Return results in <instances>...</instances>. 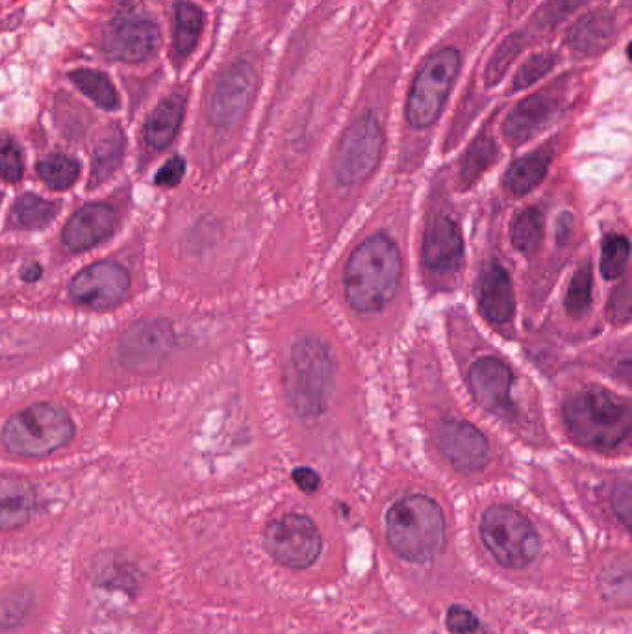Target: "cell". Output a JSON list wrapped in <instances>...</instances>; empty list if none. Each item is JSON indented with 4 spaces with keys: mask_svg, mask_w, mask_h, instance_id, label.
I'll list each match as a JSON object with an SVG mask.
<instances>
[{
    "mask_svg": "<svg viewBox=\"0 0 632 634\" xmlns=\"http://www.w3.org/2000/svg\"><path fill=\"white\" fill-rule=\"evenodd\" d=\"M400 252L394 239L375 234L354 249L345 269V295L354 310L372 314L392 301L400 280Z\"/></svg>",
    "mask_w": 632,
    "mask_h": 634,
    "instance_id": "1",
    "label": "cell"
},
{
    "mask_svg": "<svg viewBox=\"0 0 632 634\" xmlns=\"http://www.w3.org/2000/svg\"><path fill=\"white\" fill-rule=\"evenodd\" d=\"M564 421L571 437L590 448H620L631 438V405L599 386L575 391L564 405Z\"/></svg>",
    "mask_w": 632,
    "mask_h": 634,
    "instance_id": "2",
    "label": "cell"
},
{
    "mask_svg": "<svg viewBox=\"0 0 632 634\" xmlns=\"http://www.w3.org/2000/svg\"><path fill=\"white\" fill-rule=\"evenodd\" d=\"M386 535L400 559L429 562L446 546V516L427 495H406L389 506Z\"/></svg>",
    "mask_w": 632,
    "mask_h": 634,
    "instance_id": "3",
    "label": "cell"
},
{
    "mask_svg": "<svg viewBox=\"0 0 632 634\" xmlns=\"http://www.w3.org/2000/svg\"><path fill=\"white\" fill-rule=\"evenodd\" d=\"M334 383V356L318 336H304L291 347L286 362V396L302 418H313L325 408Z\"/></svg>",
    "mask_w": 632,
    "mask_h": 634,
    "instance_id": "4",
    "label": "cell"
},
{
    "mask_svg": "<svg viewBox=\"0 0 632 634\" xmlns=\"http://www.w3.org/2000/svg\"><path fill=\"white\" fill-rule=\"evenodd\" d=\"M75 434V426L64 408L34 405L15 413L4 427V443L21 456H47L64 448Z\"/></svg>",
    "mask_w": 632,
    "mask_h": 634,
    "instance_id": "5",
    "label": "cell"
},
{
    "mask_svg": "<svg viewBox=\"0 0 632 634\" xmlns=\"http://www.w3.org/2000/svg\"><path fill=\"white\" fill-rule=\"evenodd\" d=\"M481 538L493 559L511 570L531 565L539 551L534 525L512 506H490L482 514Z\"/></svg>",
    "mask_w": 632,
    "mask_h": 634,
    "instance_id": "6",
    "label": "cell"
},
{
    "mask_svg": "<svg viewBox=\"0 0 632 634\" xmlns=\"http://www.w3.org/2000/svg\"><path fill=\"white\" fill-rule=\"evenodd\" d=\"M459 71L460 54L454 49H441L425 62L406 105V117L413 127L425 129L440 117Z\"/></svg>",
    "mask_w": 632,
    "mask_h": 634,
    "instance_id": "7",
    "label": "cell"
},
{
    "mask_svg": "<svg viewBox=\"0 0 632 634\" xmlns=\"http://www.w3.org/2000/svg\"><path fill=\"white\" fill-rule=\"evenodd\" d=\"M384 136L377 119L364 116L349 127L343 135L336 158L334 173L342 184H358L372 176L381 162Z\"/></svg>",
    "mask_w": 632,
    "mask_h": 634,
    "instance_id": "8",
    "label": "cell"
},
{
    "mask_svg": "<svg viewBox=\"0 0 632 634\" xmlns=\"http://www.w3.org/2000/svg\"><path fill=\"white\" fill-rule=\"evenodd\" d=\"M267 554L291 570H304L321 554V535L312 519L286 514L269 525L264 535Z\"/></svg>",
    "mask_w": 632,
    "mask_h": 634,
    "instance_id": "9",
    "label": "cell"
},
{
    "mask_svg": "<svg viewBox=\"0 0 632 634\" xmlns=\"http://www.w3.org/2000/svg\"><path fill=\"white\" fill-rule=\"evenodd\" d=\"M130 288L125 268L116 262H99L84 269L71 282L73 301L95 310H106L121 303Z\"/></svg>",
    "mask_w": 632,
    "mask_h": 634,
    "instance_id": "10",
    "label": "cell"
},
{
    "mask_svg": "<svg viewBox=\"0 0 632 634\" xmlns=\"http://www.w3.org/2000/svg\"><path fill=\"white\" fill-rule=\"evenodd\" d=\"M435 442L460 472H479L490 459L486 437L462 419H443L436 429Z\"/></svg>",
    "mask_w": 632,
    "mask_h": 634,
    "instance_id": "11",
    "label": "cell"
},
{
    "mask_svg": "<svg viewBox=\"0 0 632 634\" xmlns=\"http://www.w3.org/2000/svg\"><path fill=\"white\" fill-rule=\"evenodd\" d=\"M173 345V329L168 321L146 320L130 326L121 340V361L132 372H151Z\"/></svg>",
    "mask_w": 632,
    "mask_h": 634,
    "instance_id": "12",
    "label": "cell"
},
{
    "mask_svg": "<svg viewBox=\"0 0 632 634\" xmlns=\"http://www.w3.org/2000/svg\"><path fill=\"white\" fill-rule=\"evenodd\" d=\"M256 73L247 62H236L217 82L210 116L219 127H233L244 117L255 97Z\"/></svg>",
    "mask_w": 632,
    "mask_h": 634,
    "instance_id": "13",
    "label": "cell"
},
{
    "mask_svg": "<svg viewBox=\"0 0 632 634\" xmlns=\"http://www.w3.org/2000/svg\"><path fill=\"white\" fill-rule=\"evenodd\" d=\"M160 30L143 18H119L108 24L105 32V51L121 62H143L157 51Z\"/></svg>",
    "mask_w": 632,
    "mask_h": 634,
    "instance_id": "14",
    "label": "cell"
},
{
    "mask_svg": "<svg viewBox=\"0 0 632 634\" xmlns=\"http://www.w3.org/2000/svg\"><path fill=\"white\" fill-rule=\"evenodd\" d=\"M512 383H514V377H512L511 367L500 358L486 356L471 366V394L476 402L490 412L503 413L511 410Z\"/></svg>",
    "mask_w": 632,
    "mask_h": 634,
    "instance_id": "15",
    "label": "cell"
},
{
    "mask_svg": "<svg viewBox=\"0 0 632 634\" xmlns=\"http://www.w3.org/2000/svg\"><path fill=\"white\" fill-rule=\"evenodd\" d=\"M464 255V241L459 225L449 217H436L424 238V260L427 268L449 273L459 268Z\"/></svg>",
    "mask_w": 632,
    "mask_h": 634,
    "instance_id": "16",
    "label": "cell"
},
{
    "mask_svg": "<svg viewBox=\"0 0 632 634\" xmlns=\"http://www.w3.org/2000/svg\"><path fill=\"white\" fill-rule=\"evenodd\" d=\"M476 295H479V307L482 314L493 323H508L516 310V298L512 280L505 269L500 264H488L482 269L476 284Z\"/></svg>",
    "mask_w": 632,
    "mask_h": 634,
    "instance_id": "17",
    "label": "cell"
},
{
    "mask_svg": "<svg viewBox=\"0 0 632 634\" xmlns=\"http://www.w3.org/2000/svg\"><path fill=\"white\" fill-rule=\"evenodd\" d=\"M116 214L106 204H86L64 228V244L73 250H86L110 236Z\"/></svg>",
    "mask_w": 632,
    "mask_h": 634,
    "instance_id": "18",
    "label": "cell"
},
{
    "mask_svg": "<svg viewBox=\"0 0 632 634\" xmlns=\"http://www.w3.org/2000/svg\"><path fill=\"white\" fill-rule=\"evenodd\" d=\"M555 110L557 100L549 95L538 94L522 100L503 125L506 140L511 141L512 146H522L546 127Z\"/></svg>",
    "mask_w": 632,
    "mask_h": 634,
    "instance_id": "19",
    "label": "cell"
},
{
    "mask_svg": "<svg viewBox=\"0 0 632 634\" xmlns=\"http://www.w3.org/2000/svg\"><path fill=\"white\" fill-rule=\"evenodd\" d=\"M34 508V490L26 481L0 477V530H15L29 524Z\"/></svg>",
    "mask_w": 632,
    "mask_h": 634,
    "instance_id": "20",
    "label": "cell"
},
{
    "mask_svg": "<svg viewBox=\"0 0 632 634\" xmlns=\"http://www.w3.org/2000/svg\"><path fill=\"white\" fill-rule=\"evenodd\" d=\"M614 35V18L609 12H593L580 18L566 35L569 47L579 54H598Z\"/></svg>",
    "mask_w": 632,
    "mask_h": 634,
    "instance_id": "21",
    "label": "cell"
},
{
    "mask_svg": "<svg viewBox=\"0 0 632 634\" xmlns=\"http://www.w3.org/2000/svg\"><path fill=\"white\" fill-rule=\"evenodd\" d=\"M184 117V99L171 95L154 108L146 125V140L154 149H165L179 132Z\"/></svg>",
    "mask_w": 632,
    "mask_h": 634,
    "instance_id": "22",
    "label": "cell"
},
{
    "mask_svg": "<svg viewBox=\"0 0 632 634\" xmlns=\"http://www.w3.org/2000/svg\"><path fill=\"white\" fill-rule=\"evenodd\" d=\"M549 163H551V152L549 151H536L519 158L506 171L505 186L508 187V192L514 193V195H525V193L533 192L534 187L546 179Z\"/></svg>",
    "mask_w": 632,
    "mask_h": 634,
    "instance_id": "23",
    "label": "cell"
},
{
    "mask_svg": "<svg viewBox=\"0 0 632 634\" xmlns=\"http://www.w3.org/2000/svg\"><path fill=\"white\" fill-rule=\"evenodd\" d=\"M204 15L201 8L188 0H180L174 7V51L179 56H188L197 45L203 30Z\"/></svg>",
    "mask_w": 632,
    "mask_h": 634,
    "instance_id": "24",
    "label": "cell"
},
{
    "mask_svg": "<svg viewBox=\"0 0 632 634\" xmlns=\"http://www.w3.org/2000/svg\"><path fill=\"white\" fill-rule=\"evenodd\" d=\"M546 236V217L538 208L523 209L512 223V244L525 255H533Z\"/></svg>",
    "mask_w": 632,
    "mask_h": 634,
    "instance_id": "25",
    "label": "cell"
},
{
    "mask_svg": "<svg viewBox=\"0 0 632 634\" xmlns=\"http://www.w3.org/2000/svg\"><path fill=\"white\" fill-rule=\"evenodd\" d=\"M71 80L81 88L82 94H86L89 99L95 100V105L105 110H116L119 105L116 88L108 76L100 71L78 69L71 73Z\"/></svg>",
    "mask_w": 632,
    "mask_h": 634,
    "instance_id": "26",
    "label": "cell"
},
{
    "mask_svg": "<svg viewBox=\"0 0 632 634\" xmlns=\"http://www.w3.org/2000/svg\"><path fill=\"white\" fill-rule=\"evenodd\" d=\"M38 173H40L41 181L45 182L49 187L67 190L78 179L81 165L76 160L65 157V154H53V157L45 158L43 162H40Z\"/></svg>",
    "mask_w": 632,
    "mask_h": 634,
    "instance_id": "27",
    "label": "cell"
},
{
    "mask_svg": "<svg viewBox=\"0 0 632 634\" xmlns=\"http://www.w3.org/2000/svg\"><path fill=\"white\" fill-rule=\"evenodd\" d=\"M58 204L26 193L15 204V219L24 228H43L53 222Z\"/></svg>",
    "mask_w": 632,
    "mask_h": 634,
    "instance_id": "28",
    "label": "cell"
},
{
    "mask_svg": "<svg viewBox=\"0 0 632 634\" xmlns=\"http://www.w3.org/2000/svg\"><path fill=\"white\" fill-rule=\"evenodd\" d=\"M497 158V147L493 143L492 138L481 136L479 140L470 147L462 160V179L465 184L475 182L479 176L486 171Z\"/></svg>",
    "mask_w": 632,
    "mask_h": 634,
    "instance_id": "29",
    "label": "cell"
},
{
    "mask_svg": "<svg viewBox=\"0 0 632 634\" xmlns=\"http://www.w3.org/2000/svg\"><path fill=\"white\" fill-rule=\"evenodd\" d=\"M631 258V244L625 236H609L601 247V273L607 279H618L625 273Z\"/></svg>",
    "mask_w": 632,
    "mask_h": 634,
    "instance_id": "30",
    "label": "cell"
},
{
    "mask_svg": "<svg viewBox=\"0 0 632 634\" xmlns=\"http://www.w3.org/2000/svg\"><path fill=\"white\" fill-rule=\"evenodd\" d=\"M593 273L590 264H585L577 269L574 279L569 282L568 293H566V307L571 315L585 314L592 304Z\"/></svg>",
    "mask_w": 632,
    "mask_h": 634,
    "instance_id": "31",
    "label": "cell"
},
{
    "mask_svg": "<svg viewBox=\"0 0 632 634\" xmlns=\"http://www.w3.org/2000/svg\"><path fill=\"white\" fill-rule=\"evenodd\" d=\"M601 590L609 600L629 605L631 601V568L629 560H615L601 573Z\"/></svg>",
    "mask_w": 632,
    "mask_h": 634,
    "instance_id": "32",
    "label": "cell"
},
{
    "mask_svg": "<svg viewBox=\"0 0 632 634\" xmlns=\"http://www.w3.org/2000/svg\"><path fill=\"white\" fill-rule=\"evenodd\" d=\"M522 41H519L517 34H512L511 37H506V40L501 43V47L495 51L493 58L490 60V64H488L486 67L488 86H493L495 82L503 78L506 69H508V65L512 64V60L522 53Z\"/></svg>",
    "mask_w": 632,
    "mask_h": 634,
    "instance_id": "33",
    "label": "cell"
},
{
    "mask_svg": "<svg viewBox=\"0 0 632 634\" xmlns=\"http://www.w3.org/2000/svg\"><path fill=\"white\" fill-rule=\"evenodd\" d=\"M553 65H555L553 54H534L533 58H528L517 69L516 78L512 82V86H514V89H525L528 86H533L534 82H538L542 76L553 69Z\"/></svg>",
    "mask_w": 632,
    "mask_h": 634,
    "instance_id": "34",
    "label": "cell"
},
{
    "mask_svg": "<svg viewBox=\"0 0 632 634\" xmlns=\"http://www.w3.org/2000/svg\"><path fill=\"white\" fill-rule=\"evenodd\" d=\"M23 152L10 138L0 140V176L7 182L21 181L23 176Z\"/></svg>",
    "mask_w": 632,
    "mask_h": 634,
    "instance_id": "35",
    "label": "cell"
},
{
    "mask_svg": "<svg viewBox=\"0 0 632 634\" xmlns=\"http://www.w3.org/2000/svg\"><path fill=\"white\" fill-rule=\"evenodd\" d=\"M122 146L119 138L114 140H106L103 146L97 149L95 154V182L110 175L111 171L117 168V163L121 160Z\"/></svg>",
    "mask_w": 632,
    "mask_h": 634,
    "instance_id": "36",
    "label": "cell"
},
{
    "mask_svg": "<svg viewBox=\"0 0 632 634\" xmlns=\"http://www.w3.org/2000/svg\"><path fill=\"white\" fill-rule=\"evenodd\" d=\"M586 0H549L546 8L542 10V23L539 26L544 29H551L553 24L560 23L569 12H574L575 8L585 4Z\"/></svg>",
    "mask_w": 632,
    "mask_h": 634,
    "instance_id": "37",
    "label": "cell"
},
{
    "mask_svg": "<svg viewBox=\"0 0 632 634\" xmlns=\"http://www.w3.org/2000/svg\"><path fill=\"white\" fill-rule=\"evenodd\" d=\"M631 284L623 282L610 299V315L618 325H626L631 320Z\"/></svg>",
    "mask_w": 632,
    "mask_h": 634,
    "instance_id": "38",
    "label": "cell"
},
{
    "mask_svg": "<svg viewBox=\"0 0 632 634\" xmlns=\"http://www.w3.org/2000/svg\"><path fill=\"white\" fill-rule=\"evenodd\" d=\"M447 627L453 634H471L479 627V620L464 606H451V611L447 614Z\"/></svg>",
    "mask_w": 632,
    "mask_h": 634,
    "instance_id": "39",
    "label": "cell"
},
{
    "mask_svg": "<svg viewBox=\"0 0 632 634\" xmlns=\"http://www.w3.org/2000/svg\"><path fill=\"white\" fill-rule=\"evenodd\" d=\"M631 483L621 481V483L615 484L612 499H610L612 501V511L625 527L631 524Z\"/></svg>",
    "mask_w": 632,
    "mask_h": 634,
    "instance_id": "40",
    "label": "cell"
},
{
    "mask_svg": "<svg viewBox=\"0 0 632 634\" xmlns=\"http://www.w3.org/2000/svg\"><path fill=\"white\" fill-rule=\"evenodd\" d=\"M184 171H186V163L180 157H174L169 160L165 165H163L157 175V184L160 186L173 187L182 181L184 176Z\"/></svg>",
    "mask_w": 632,
    "mask_h": 634,
    "instance_id": "41",
    "label": "cell"
},
{
    "mask_svg": "<svg viewBox=\"0 0 632 634\" xmlns=\"http://www.w3.org/2000/svg\"><path fill=\"white\" fill-rule=\"evenodd\" d=\"M293 481H296L297 486L304 490V492H315L318 486H320V477H318V473L312 472V470H307V468L296 470V473H293Z\"/></svg>",
    "mask_w": 632,
    "mask_h": 634,
    "instance_id": "42",
    "label": "cell"
},
{
    "mask_svg": "<svg viewBox=\"0 0 632 634\" xmlns=\"http://www.w3.org/2000/svg\"><path fill=\"white\" fill-rule=\"evenodd\" d=\"M38 277H40V269L38 268H29L26 271H24V279L26 280H35Z\"/></svg>",
    "mask_w": 632,
    "mask_h": 634,
    "instance_id": "43",
    "label": "cell"
}]
</instances>
